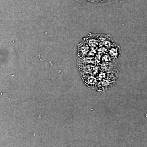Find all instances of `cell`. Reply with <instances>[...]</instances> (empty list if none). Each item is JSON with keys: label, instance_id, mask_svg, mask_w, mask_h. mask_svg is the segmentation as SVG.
I'll list each match as a JSON object with an SVG mask.
<instances>
[{"label": "cell", "instance_id": "1", "mask_svg": "<svg viewBox=\"0 0 147 147\" xmlns=\"http://www.w3.org/2000/svg\"><path fill=\"white\" fill-rule=\"evenodd\" d=\"M146 116L147 117V110L146 112Z\"/></svg>", "mask_w": 147, "mask_h": 147}]
</instances>
